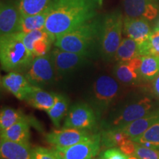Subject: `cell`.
I'll return each mask as SVG.
<instances>
[{"instance_id": "1", "label": "cell", "mask_w": 159, "mask_h": 159, "mask_svg": "<svg viewBox=\"0 0 159 159\" xmlns=\"http://www.w3.org/2000/svg\"><path fill=\"white\" fill-rule=\"evenodd\" d=\"M45 30L56 39L94 19L101 5L98 0H52Z\"/></svg>"}, {"instance_id": "2", "label": "cell", "mask_w": 159, "mask_h": 159, "mask_svg": "<svg viewBox=\"0 0 159 159\" xmlns=\"http://www.w3.org/2000/svg\"><path fill=\"white\" fill-rule=\"evenodd\" d=\"M103 16H97L77 28L55 39V47L84 55L89 58L100 55V36Z\"/></svg>"}, {"instance_id": "3", "label": "cell", "mask_w": 159, "mask_h": 159, "mask_svg": "<svg viewBox=\"0 0 159 159\" xmlns=\"http://www.w3.org/2000/svg\"><path fill=\"white\" fill-rule=\"evenodd\" d=\"M23 34L17 32L0 38V61L3 71H26L35 58L23 42Z\"/></svg>"}, {"instance_id": "4", "label": "cell", "mask_w": 159, "mask_h": 159, "mask_svg": "<svg viewBox=\"0 0 159 159\" xmlns=\"http://www.w3.org/2000/svg\"><path fill=\"white\" fill-rule=\"evenodd\" d=\"M154 107L153 101L148 97H143L134 102L114 108L106 118L102 119V129H122L130 122L145 116Z\"/></svg>"}, {"instance_id": "5", "label": "cell", "mask_w": 159, "mask_h": 159, "mask_svg": "<svg viewBox=\"0 0 159 159\" xmlns=\"http://www.w3.org/2000/svg\"><path fill=\"white\" fill-rule=\"evenodd\" d=\"M124 16L119 10L103 16L100 36V56L107 62L114 61L115 54L122 42Z\"/></svg>"}, {"instance_id": "6", "label": "cell", "mask_w": 159, "mask_h": 159, "mask_svg": "<svg viewBox=\"0 0 159 159\" xmlns=\"http://www.w3.org/2000/svg\"><path fill=\"white\" fill-rule=\"evenodd\" d=\"M119 93V82L114 77L103 75L95 80L91 87L90 105L98 119L115 105Z\"/></svg>"}, {"instance_id": "7", "label": "cell", "mask_w": 159, "mask_h": 159, "mask_svg": "<svg viewBox=\"0 0 159 159\" xmlns=\"http://www.w3.org/2000/svg\"><path fill=\"white\" fill-rule=\"evenodd\" d=\"M97 116L91 105L77 102L71 105L65 117L63 128H77L96 132L98 129Z\"/></svg>"}, {"instance_id": "8", "label": "cell", "mask_w": 159, "mask_h": 159, "mask_svg": "<svg viewBox=\"0 0 159 159\" xmlns=\"http://www.w3.org/2000/svg\"><path fill=\"white\" fill-rule=\"evenodd\" d=\"M25 75L32 85L42 87L54 83L57 75L50 53L35 57Z\"/></svg>"}, {"instance_id": "9", "label": "cell", "mask_w": 159, "mask_h": 159, "mask_svg": "<svg viewBox=\"0 0 159 159\" xmlns=\"http://www.w3.org/2000/svg\"><path fill=\"white\" fill-rule=\"evenodd\" d=\"M101 148V134H94L91 139L67 148H53L57 159H93Z\"/></svg>"}, {"instance_id": "10", "label": "cell", "mask_w": 159, "mask_h": 159, "mask_svg": "<svg viewBox=\"0 0 159 159\" xmlns=\"http://www.w3.org/2000/svg\"><path fill=\"white\" fill-rule=\"evenodd\" d=\"M50 55L57 75L60 77L66 76L90 63L88 57L57 47L51 52Z\"/></svg>"}, {"instance_id": "11", "label": "cell", "mask_w": 159, "mask_h": 159, "mask_svg": "<svg viewBox=\"0 0 159 159\" xmlns=\"http://www.w3.org/2000/svg\"><path fill=\"white\" fill-rule=\"evenodd\" d=\"M94 134L81 129L63 128L51 131L46 135V140L53 148H67L91 139Z\"/></svg>"}, {"instance_id": "12", "label": "cell", "mask_w": 159, "mask_h": 159, "mask_svg": "<svg viewBox=\"0 0 159 159\" xmlns=\"http://www.w3.org/2000/svg\"><path fill=\"white\" fill-rule=\"evenodd\" d=\"M21 16L18 1L2 0L0 5V35H11L19 32Z\"/></svg>"}, {"instance_id": "13", "label": "cell", "mask_w": 159, "mask_h": 159, "mask_svg": "<svg viewBox=\"0 0 159 159\" xmlns=\"http://www.w3.org/2000/svg\"><path fill=\"white\" fill-rule=\"evenodd\" d=\"M22 41L27 49L35 57L49 54L51 46L55 39L44 29L24 33Z\"/></svg>"}, {"instance_id": "14", "label": "cell", "mask_w": 159, "mask_h": 159, "mask_svg": "<svg viewBox=\"0 0 159 159\" xmlns=\"http://www.w3.org/2000/svg\"><path fill=\"white\" fill-rule=\"evenodd\" d=\"M125 17L143 18L152 21L158 14L154 0H122Z\"/></svg>"}, {"instance_id": "15", "label": "cell", "mask_w": 159, "mask_h": 159, "mask_svg": "<svg viewBox=\"0 0 159 159\" xmlns=\"http://www.w3.org/2000/svg\"><path fill=\"white\" fill-rule=\"evenodd\" d=\"M142 57H137L125 62H117L113 69L114 77L124 85H134L142 80L140 67Z\"/></svg>"}, {"instance_id": "16", "label": "cell", "mask_w": 159, "mask_h": 159, "mask_svg": "<svg viewBox=\"0 0 159 159\" xmlns=\"http://www.w3.org/2000/svg\"><path fill=\"white\" fill-rule=\"evenodd\" d=\"M1 86L20 100H25L32 85L19 71H10L1 77Z\"/></svg>"}, {"instance_id": "17", "label": "cell", "mask_w": 159, "mask_h": 159, "mask_svg": "<svg viewBox=\"0 0 159 159\" xmlns=\"http://www.w3.org/2000/svg\"><path fill=\"white\" fill-rule=\"evenodd\" d=\"M123 33L138 44H142L148 41L152 30L148 20L143 18L124 17Z\"/></svg>"}, {"instance_id": "18", "label": "cell", "mask_w": 159, "mask_h": 159, "mask_svg": "<svg viewBox=\"0 0 159 159\" xmlns=\"http://www.w3.org/2000/svg\"><path fill=\"white\" fill-rule=\"evenodd\" d=\"M1 159H33V149L30 144H24L1 139Z\"/></svg>"}, {"instance_id": "19", "label": "cell", "mask_w": 159, "mask_h": 159, "mask_svg": "<svg viewBox=\"0 0 159 159\" xmlns=\"http://www.w3.org/2000/svg\"><path fill=\"white\" fill-rule=\"evenodd\" d=\"M56 95V93L49 92L41 87L32 85L25 101L33 108L48 111L54 105Z\"/></svg>"}, {"instance_id": "20", "label": "cell", "mask_w": 159, "mask_h": 159, "mask_svg": "<svg viewBox=\"0 0 159 159\" xmlns=\"http://www.w3.org/2000/svg\"><path fill=\"white\" fill-rule=\"evenodd\" d=\"M159 119V108L151 111L142 118L130 122L120 130L126 134L131 140L138 138L144 134Z\"/></svg>"}, {"instance_id": "21", "label": "cell", "mask_w": 159, "mask_h": 159, "mask_svg": "<svg viewBox=\"0 0 159 159\" xmlns=\"http://www.w3.org/2000/svg\"><path fill=\"white\" fill-rule=\"evenodd\" d=\"M31 119L27 116L2 132H0L1 139L24 144H30Z\"/></svg>"}, {"instance_id": "22", "label": "cell", "mask_w": 159, "mask_h": 159, "mask_svg": "<svg viewBox=\"0 0 159 159\" xmlns=\"http://www.w3.org/2000/svg\"><path fill=\"white\" fill-rule=\"evenodd\" d=\"M50 12V7H47L44 11L38 14L21 16L20 20L19 32L27 33L34 30H44L46 21Z\"/></svg>"}, {"instance_id": "23", "label": "cell", "mask_w": 159, "mask_h": 159, "mask_svg": "<svg viewBox=\"0 0 159 159\" xmlns=\"http://www.w3.org/2000/svg\"><path fill=\"white\" fill-rule=\"evenodd\" d=\"M137 57H140L139 45L134 40L127 37L122 40L115 54L114 61L125 62Z\"/></svg>"}, {"instance_id": "24", "label": "cell", "mask_w": 159, "mask_h": 159, "mask_svg": "<svg viewBox=\"0 0 159 159\" xmlns=\"http://www.w3.org/2000/svg\"><path fill=\"white\" fill-rule=\"evenodd\" d=\"M69 104V99L66 95L57 94L54 105L47 111L52 122L57 128L61 127V121L68 113Z\"/></svg>"}, {"instance_id": "25", "label": "cell", "mask_w": 159, "mask_h": 159, "mask_svg": "<svg viewBox=\"0 0 159 159\" xmlns=\"http://www.w3.org/2000/svg\"><path fill=\"white\" fill-rule=\"evenodd\" d=\"M101 146L105 149L119 148L130 139L124 131L120 129H106L101 132Z\"/></svg>"}, {"instance_id": "26", "label": "cell", "mask_w": 159, "mask_h": 159, "mask_svg": "<svg viewBox=\"0 0 159 159\" xmlns=\"http://www.w3.org/2000/svg\"><path fill=\"white\" fill-rule=\"evenodd\" d=\"M142 57L140 75L142 80L153 81L159 75V56L146 55Z\"/></svg>"}, {"instance_id": "27", "label": "cell", "mask_w": 159, "mask_h": 159, "mask_svg": "<svg viewBox=\"0 0 159 159\" xmlns=\"http://www.w3.org/2000/svg\"><path fill=\"white\" fill-rule=\"evenodd\" d=\"M52 0H18L21 16L38 14L44 11Z\"/></svg>"}, {"instance_id": "28", "label": "cell", "mask_w": 159, "mask_h": 159, "mask_svg": "<svg viewBox=\"0 0 159 159\" xmlns=\"http://www.w3.org/2000/svg\"><path fill=\"white\" fill-rule=\"evenodd\" d=\"M132 141L147 148L159 150V119L142 136Z\"/></svg>"}, {"instance_id": "29", "label": "cell", "mask_w": 159, "mask_h": 159, "mask_svg": "<svg viewBox=\"0 0 159 159\" xmlns=\"http://www.w3.org/2000/svg\"><path fill=\"white\" fill-rule=\"evenodd\" d=\"M27 116L22 111L19 109L9 107L2 108L0 112V132H2Z\"/></svg>"}, {"instance_id": "30", "label": "cell", "mask_w": 159, "mask_h": 159, "mask_svg": "<svg viewBox=\"0 0 159 159\" xmlns=\"http://www.w3.org/2000/svg\"><path fill=\"white\" fill-rule=\"evenodd\" d=\"M139 45L140 57L146 55L159 56V28L156 27L152 31L148 41Z\"/></svg>"}, {"instance_id": "31", "label": "cell", "mask_w": 159, "mask_h": 159, "mask_svg": "<svg viewBox=\"0 0 159 159\" xmlns=\"http://www.w3.org/2000/svg\"><path fill=\"white\" fill-rule=\"evenodd\" d=\"M135 156L140 159H159V150L147 148L136 143Z\"/></svg>"}, {"instance_id": "32", "label": "cell", "mask_w": 159, "mask_h": 159, "mask_svg": "<svg viewBox=\"0 0 159 159\" xmlns=\"http://www.w3.org/2000/svg\"><path fill=\"white\" fill-rule=\"evenodd\" d=\"M99 159H128V156L119 148H112L107 149L99 155Z\"/></svg>"}, {"instance_id": "33", "label": "cell", "mask_w": 159, "mask_h": 159, "mask_svg": "<svg viewBox=\"0 0 159 159\" xmlns=\"http://www.w3.org/2000/svg\"><path fill=\"white\" fill-rule=\"evenodd\" d=\"M33 159H57L54 152L52 150L43 148L35 147L33 148Z\"/></svg>"}, {"instance_id": "34", "label": "cell", "mask_w": 159, "mask_h": 159, "mask_svg": "<svg viewBox=\"0 0 159 159\" xmlns=\"http://www.w3.org/2000/svg\"><path fill=\"white\" fill-rule=\"evenodd\" d=\"M136 143L134 142L131 139H128L126 142L119 147V148L122 150V152H124L125 154L128 155V156H133L135 155L136 152Z\"/></svg>"}, {"instance_id": "35", "label": "cell", "mask_w": 159, "mask_h": 159, "mask_svg": "<svg viewBox=\"0 0 159 159\" xmlns=\"http://www.w3.org/2000/svg\"><path fill=\"white\" fill-rule=\"evenodd\" d=\"M152 91L155 96L159 99V75L154 80L152 83Z\"/></svg>"}, {"instance_id": "36", "label": "cell", "mask_w": 159, "mask_h": 159, "mask_svg": "<svg viewBox=\"0 0 159 159\" xmlns=\"http://www.w3.org/2000/svg\"><path fill=\"white\" fill-rule=\"evenodd\" d=\"M99 2V5H100L101 6L102 5V2H103V0H98Z\"/></svg>"}, {"instance_id": "37", "label": "cell", "mask_w": 159, "mask_h": 159, "mask_svg": "<svg viewBox=\"0 0 159 159\" xmlns=\"http://www.w3.org/2000/svg\"><path fill=\"white\" fill-rule=\"evenodd\" d=\"M154 1H155V2H156V1H158V0H154Z\"/></svg>"}, {"instance_id": "38", "label": "cell", "mask_w": 159, "mask_h": 159, "mask_svg": "<svg viewBox=\"0 0 159 159\" xmlns=\"http://www.w3.org/2000/svg\"><path fill=\"white\" fill-rule=\"evenodd\" d=\"M93 159H99V158H93Z\"/></svg>"}, {"instance_id": "39", "label": "cell", "mask_w": 159, "mask_h": 159, "mask_svg": "<svg viewBox=\"0 0 159 159\" xmlns=\"http://www.w3.org/2000/svg\"></svg>"}]
</instances>
